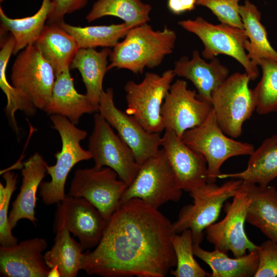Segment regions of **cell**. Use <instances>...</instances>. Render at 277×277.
Returning <instances> with one entry per match:
<instances>
[{
    "label": "cell",
    "mask_w": 277,
    "mask_h": 277,
    "mask_svg": "<svg viewBox=\"0 0 277 277\" xmlns=\"http://www.w3.org/2000/svg\"><path fill=\"white\" fill-rule=\"evenodd\" d=\"M172 223L138 199L120 205L92 251L84 252L83 270L103 277H164L176 266Z\"/></svg>",
    "instance_id": "1"
},
{
    "label": "cell",
    "mask_w": 277,
    "mask_h": 277,
    "mask_svg": "<svg viewBox=\"0 0 277 277\" xmlns=\"http://www.w3.org/2000/svg\"><path fill=\"white\" fill-rule=\"evenodd\" d=\"M124 37L111 51L108 71L125 69L142 74L145 68L157 67L173 52L176 35L167 26L154 30L145 23L131 28Z\"/></svg>",
    "instance_id": "2"
},
{
    "label": "cell",
    "mask_w": 277,
    "mask_h": 277,
    "mask_svg": "<svg viewBox=\"0 0 277 277\" xmlns=\"http://www.w3.org/2000/svg\"><path fill=\"white\" fill-rule=\"evenodd\" d=\"M50 119L52 128L60 135L62 148L54 155L55 164L47 166V173L51 180L42 182L39 187L40 196L46 205L57 204L65 199V186L70 170L78 163L92 159L89 151L81 145V142L87 136L85 130L79 129L67 117L60 115H51Z\"/></svg>",
    "instance_id": "3"
},
{
    "label": "cell",
    "mask_w": 277,
    "mask_h": 277,
    "mask_svg": "<svg viewBox=\"0 0 277 277\" xmlns=\"http://www.w3.org/2000/svg\"><path fill=\"white\" fill-rule=\"evenodd\" d=\"M242 182L239 179L231 180L221 186L207 182L191 191L193 203L184 206L176 220L172 223L174 233L190 229L193 244H200L204 231L215 222L223 205L234 196Z\"/></svg>",
    "instance_id": "4"
},
{
    "label": "cell",
    "mask_w": 277,
    "mask_h": 277,
    "mask_svg": "<svg viewBox=\"0 0 277 277\" xmlns=\"http://www.w3.org/2000/svg\"><path fill=\"white\" fill-rule=\"evenodd\" d=\"M182 139L187 145L205 157L207 164L208 183H215L221 173V166L228 159L250 155L254 150L252 144L228 137L219 125L213 109L201 125L185 131Z\"/></svg>",
    "instance_id": "5"
},
{
    "label": "cell",
    "mask_w": 277,
    "mask_h": 277,
    "mask_svg": "<svg viewBox=\"0 0 277 277\" xmlns=\"http://www.w3.org/2000/svg\"><path fill=\"white\" fill-rule=\"evenodd\" d=\"M250 79L245 73L235 72L211 94V106L217 122L223 131L232 138L240 136L244 123L256 109Z\"/></svg>",
    "instance_id": "6"
},
{
    "label": "cell",
    "mask_w": 277,
    "mask_h": 277,
    "mask_svg": "<svg viewBox=\"0 0 277 277\" xmlns=\"http://www.w3.org/2000/svg\"><path fill=\"white\" fill-rule=\"evenodd\" d=\"M177 24L201 39L204 46V58L211 60L220 54L230 56L243 66L250 81L259 76L258 66L251 62L245 50L248 37L244 29L223 23L214 25L201 16L181 21Z\"/></svg>",
    "instance_id": "7"
},
{
    "label": "cell",
    "mask_w": 277,
    "mask_h": 277,
    "mask_svg": "<svg viewBox=\"0 0 277 277\" xmlns=\"http://www.w3.org/2000/svg\"><path fill=\"white\" fill-rule=\"evenodd\" d=\"M175 76L171 69L161 75L148 72L141 83L129 81L124 86L127 104L125 112L149 132L160 133L165 130L161 107Z\"/></svg>",
    "instance_id": "8"
},
{
    "label": "cell",
    "mask_w": 277,
    "mask_h": 277,
    "mask_svg": "<svg viewBox=\"0 0 277 277\" xmlns=\"http://www.w3.org/2000/svg\"><path fill=\"white\" fill-rule=\"evenodd\" d=\"M182 190L176 182L163 149L140 165L131 184L127 188L121 201L138 199L159 208L169 202H178Z\"/></svg>",
    "instance_id": "9"
},
{
    "label": "cell",
    "mask_w": 277,
    "mask_h": 277,
    "mask_svg": "<svg viewBox=\"0 0 277 277\" xmlns=\"http://www.w3.org/2000/svg\"><path fill=\"white\" fill-rule=\"evenodd\" d=\"M93 122L88 150L94 161V166L110 168L128 186L135 177L140 165L131 149L100 113H95Z\"/></svg>",
    "instance_id": "10"
},
{
    "label": "cell",
    "mask_w": 277,
    "mask_h": 277,
    "mask_svg": "<svg viewBox=\"0 0 277 277\" xmlns=\"http://www.w3.org/2000/svg\"><path fill=\"white\" fill-rule=\"evenodd\" d=\"M108 167L77 169L68 195L82 197L94 206L108 222L120 206L128 185Z\"/></svg>",
    "instance_id": "11"
},
{
    "label": "cell",
    "mask_w": 277,
    "mask_h": 277,
    "mask_svg": "<svg viewBox=\"0 0 277 277\" xmlns=\"http://www.w3.org/2000/svg\"><path fill=\"white\" fill-rule=\"evenodd\" d=\"M56 76L35 43L20 52L12 67V85L23 92L36 108L43 110L49 103Z\"/></svg>",
    "instance_id": "12"
},
{
    "label": "cell",
    "mask_w": 277,
    "mask_h": 277,
    "mask_svg": "<svg viewBox=\"0 0 277 277\" xmlns=\"http://www.w3.org/2000/svg\"><path fill=\"white\" fill-rule=\"evenodd\" d=\"M250 202L248 194L241 185L232 202L225 204L224 219L205 230L206 239L214 249L227 253L231 251L234 257L245 255L247 250H256L258 245L248 239L244 229Z\"/></svg>",
    "instance_id": "13"
},
{
    "label": "cell",
    "mask_w": 277,
    "mask_h": 277,
    "mask_svg": "<svg viewBox=\"0 0 277 277\" xmlns=\"http://www.w3.org/2000/svg\"><path fill=\"white\" fill-rule=\"evenodd\" d=\"M98 112L131 149L139 165L160 150L162 139L160 133L148 132L132 116L117 108L112 88L103 91L98 104Z\"/></svg>",
    "instance_id": "14"
},
{
    "label": "cell",
    "mask_w": 277,
    "mask_h": 277,
    "mask_svg": "<svg viewBox=\"0 0 277 277\" xmlns=\"http://www.w3.org/2000/svg\"><path fill=\"white\" fill-rule=\"evenodd\" d=\"M108 222L100 211L82 197L66 195L57 203L54 231L64 226L79 240L84 250L100 243Z\"/></svg>",
    "instance_id": "15"
},
{
    "label": "cell",
    "mask_w": 277,
    "mask_h": 277,
    "mask_svg": "<svg viewBox=\"0 0 277 277\" xmlns=\"http://www.w3.org/2000/svg\"><path fill=\"white\" fill-rule=\"evenodd\" d=\"M212 109L210 104L200 100L187 82L177 80L171 85L161 110L165 130L180 138L187 130L201 125Z\"/></svg>",
    "instance_id": "16"
},
{
    "label": "cell",
    "mask_w": 277,
    "mask_h": 277,
    "mask_svg": "<svg viewBox=\"0 0 277 277\" xmlns=\"http://www.w3.org/2000/svg\"><path fill=\"white\" fill-rule=\"evenodd\" d=\"M161 146L182 190L190 192L207 183L205 157L187 145L174 132L165 130Z\"/></svg>",
    "instance_id": "17"
},
{
    "label": "cell",
    "mask_w": 277,
    "mask_h": 277,
    "mask_svg": "<svg viewBox=\"0 0 277 277\" xmlns=\"http://www.w3.org/2000/svg\"><path fill=\"white\" fill-rule=\"evenodd\" d=\"M45 239L34 238L10 247H0V273L5 277H48L50 268L43 252Z\"/></svg>",
    "instance_id": "18"
},
{
    "label": "cell",
    "mask_w": 277,
    "mask_h": 277,
    "mask_svg": "<svg viewBox=\"0 0 277 277\" xmlns=\"http://www.w3.org/2000/svg\"><path fill=\"white\" fill-rule=\"evenodd\" d=\"M175 75L190 81L196 88L197 97L211 105L212 92L229 76V70L214 57L209 63L202 59L197 50L189 59L182 56L174 63Z\"/></svg>",
    "instance_id": "19"
},
{
    "label": "cell",
    "mask_w": 277,
    "mask_h": 277,
    "mask_svg": "<svg viewBox=\"0 0 277 277\" xmlns=\"http://www.w3.org/2000/svg\"><path fill=\"white\" fill-rule=\"evenodd\" d=\"M48 164L38 152L32 155L23 165L22 183L20 191L12 203L9 214L12 229L21 219L28 220L35 224L36 194L42 181L47 173Z\"/></svg>",
    "instance_id": "20"
},
{
    "label": "cell",
    "mask_w": 277,
    "mask_h": 277,
    "mask_svg": "<svg viewBox=\"0 0 277 277\" xmlns=\"http://www.w3.org/2000/svg\"><path fill=\"white\" fill-rule=\"evenodd\" d=\"M48 114L60 115L77 125L84 114L98 111L86 95L75 89L70 68L56 76L51 98L43 109Z\"/></svg>",
    "instance_id": "21"
},
{
    "label": "cell",
    "mask_w": 277,
    "mask_h": 277,
    "mask_svg": "<svg viewBox=\"0 0 277 277\" xmlns=\"http://www.w3.org/2000/svg\"><path fill=\"white\" fill-rule=\"evenodd\" d=\"M241 186L250 200L246 221L277 244V189L244 182Z\"/></svg>",
    "instance_id": "22"
},
{
    "label": "cell",
    "mask_w": 277,
    "mask_h": 277,
    "mask_svg": "<svg viewBox=\"0 0 277 277\" xmlns=\"http://www.w3.org/2000/svg\"><path fill=\"white\" fill-rule=\"evenodd\" d=\"M35 44L56 76L70 68L80 49L74 37L56 24L46 25Z\"/></svg>",
    "instance_id": "23"
},
{
    "label": "cell",
    "mask_w": 277,
    "mask_h": 277,
    "mask_svg": "<svg viewBox=\"0 0 277 277\" xmlns=\"http://www.w3.org/2000/svg\"><path fill=\"white\" fill-rule=\"evenodd\" d=\"M277 177V134L266 138L250 155L246 169L242 171L221 173L218 179H239L262 186L269 185Z\"/></svg>",
    "instance_id": "24"
},
{
    "label": "cell",
    "mask_w": 277,
    "mask_h": 277,
    "mask_svg": "<svg viewBox=\"0 0 277 277\" xmlns=\"http://www.w3.org/2000/svg\"><path fill=\"white\" fill-rule=\"evenodd\" d=\"M111 51L108 48L100 51L94 48H80L70 66V68L79 71L86 89V95L98 107L104 91L103 81L108 71V57Z\"/></svg>",
    "instance_id": "25"
},
{
    "label": "cell",
    "mask_w": 277,
    "mask_h": 277,
    "mask_svg": "<svg viewBox=\"0 0 277 277\" xmlns=\"http://www.w3.org/2000/svg\"><path fill=\"white\" fill-rule=\"evenodd\" d=\"M200 244H193L194 255L203 261L211 268V277L254 276L258 267L259 256L256 250L239 257L230 258L227 253L219 249L207 251Z\"/></svg>",
    "instance_id": "26"
},
{
    "label": "cell",
    "mask_w": 277,
    "mask_h": 277,
    "mask_svg": "<svg viewBox=\"0 0 277 277\" xmlns=\"http://www.w3.org/2000/svg\"><path fill=\"white\" fill-rule=\"evenodd\" d=\"M239 13L248 37L245 50L251 62L257 66L262 59L277 61V51L271 45L265 26L261 22V13L258 7L246 0L240 5Z\"/></svg>",
    "instance_id": "27"
},
{
    "label": "cell",
    "mask_w": 277,
    "mask_h": 277,
    "mask_svg": "<svg viewBox=\"0 0 277 277\" xmlns=\"http://www.w3.org/2000/svg\"><path fill=\"white\" fill-rule=\"evenodd\" d=\"M54 232V245L44 254L45 263L50 269L56 267L60 277H76L83 270L84 252L82 247L65 227L58 228Z\"/></svg>",
    "instance_id": "28"
},
{
    "label": "cell",
    "mask_w": 277,
    "mask_h": 277,
    "mask_svg": "<svg viewBox=\"0 0 277 277\" xmlns=\"http://www.w3.org/2000/svg\"><path fill=\"white\" fill-rule=\"evenodd\" d=\"M52 0H43L38 11L30 16L12 18L0 7L1 33L9 31L15 40L13 54L29 45L35 43L42 32L50 14Z\"/></svg>",
    "instance_id": "29"
},
{
    "label": "cell",
    "mask_w": 277,
    "mask_h": 277,
    "mask_svg": "<svg viewBox=\"0 0 277 277\" xmlns=\"http://www.w3.org/2000/svg\"><path fill=\"white\" fill-rule=\"evenodd\" d=\"M14 46L15 40L11 34L1 45L0 87L7 98L5 112L8 120L13 129L18 133L19 128L15 116L16 111L21 110L28 116H32L35 113L37 108L27 95L11 85L7 78V66L11 54L13 53Z\"/></svg>",
    "instance_id": "30"
},
{
    "label": "cell",
    "mask_w": 277,
    "mask_h": 277,
    "mask_svg": "<svg viewBox=\"0 0 277 277\" xmlns=\"http://www.w3.org/2000/svg\"><path fill=\"white\" fill-rule=\"evenodd\" d=\"M150 5L141 0H97L86 17L91 22L106 16L117 17L131 28L150 21Z\"/></svg>",
    "instance_id": "31"
},
{
    "label": "cell",
    "mask_w": 277,
    "mask_h": 277,
    "mask_svg": "<svg viewBox=\"0 0 277 277\" xmlns=\"http://www.w3.org/2000/svg\"><path fill=\"white\" fill-rule=\"evenodd\" d=\"M72 35L80 48L114 47L132 28L123 23L110 25L74 26L64 22L58 24Z\"/></svg>",
    "instance_id": "32"
},
{
    "label": "cell",
    "mask_w": 277,
    "mask_h": 277,
    "mask_svg": "<svg viewBox=\"0 0 277 277\" xmlns=\"http://www.w3.org/2000/svg\"><path fill=\"white\" fill-rule=\"evenodd\" d=\"M171 242L176 259V269L170 270L171 275L175 277L210 276V273L204 270L194 258L193 242L190 229L174 233Z\"/></svg>",
    "instance_id": "33"
},
{
    "label": "cell",
    "mask_w": 277,
    "mask_h": 277,
    "mask_svg": "<svg viewBox=\"0 0 277 277\" xmlns=\"http://www.w3.org/2000/svg\"><path fill=\"white\" fill-rule=\"evenodd\" d=\"M262 77L253 89L256 112L260 115L277 111V61L262 59Z\"/></svg>",
    "instance_id": "34"
},
{
    "label": "cell",
    "mask_w": 277,
    "mask_h": 277,
    "mask_svg": "<svg viewBox=\"0 0 277 277\" xmlns=\"http://www.w3.org/2000/svg\"><path fill=\"white\" fill-rule=\"evenodd\" d=\"M5 181V196L0 201V244L3 247H10L16 244L18 240L12 233L9 221L8 208L12 194L16 189L17 175L10 171L3 173Z\"/></svg>",
    "instance_id": "35"
},
{
    "label": "cell",
    "mask_w": 277,
    "mask_h": 277,
    "mask_svg": "<svg viewBox=\"0 0 277 277\" xmlns=\"http://www.w3.org/2000/svg\"><path fill=\"white\" fill-rule=\"evenodd\" d=\"M239 0H197L196 5L210 10L221 23L244 29L239 13Z\"/></svg>",
    "instance_id": "36"
},
{
    "label": "cell",
    "mask_w": 277,
    "mask_h": 277,
    "mask_svg": "<svg viewBox=\"0 0 277 277\" xmlns=\"http://www.w3.org/2000/svg\"><path fill=\"white\" fill-rule=\"evenodd\" d=\"M258 269L254 277L277 276V244L270 240L257 246Z\"/></svg>",
    "instance_id": "37"
},
{
    "label": "cell",
    "mask_w": 277,
    "mask_h": 277,
    "mask_svg": "<svg viewBox=\"0 0 277 277\" xmlns=\"http://www.w3.org/2000/svg\"><path fill=\"white\" fill-rule=\"evenodd\" d=\"M88 0H52V6L47 24L64 22L66 14L72 13L85 6Z\"/></svg>",
    "instance_id": "38"
},
{
    "label": "cell",
    "mask_w": 277,
    "mask_h": 277,
    "mask_svg": "<svg viewBox=\"0 0 277 277\" xmlns=\"http://www.w3.org/2000/svg\"><path fill=\"white\" fill-rule=\"evenodd\" d=\"M197 0H167V8L174 14L180 15L194 10Z\"/></svg>",
    "instance_id": "39"
}]
</instances>
